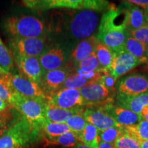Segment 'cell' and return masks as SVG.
Instances as JSON below:
<instances>
[{
	"label": "cell",
	"mask_w": 148,
	"mask_h": 148,
	"mask_svg": "<svg viewBox=\"0 0 148 148\" xmlns=\"http://www.w3.org/2000/svg\"><path fill=\"white\" fill-rule=\"evenodd\" d=\"M147 60H148V56H147Z\"/></svg>",
	"instance_id": "obj_48"
},
{
	"label": "cell",
	"mask_w": 148,
	"mask_h": 148,
	"mask_svg": "<svg viewBox=\"0 0 148 148\" xmlns=\"http://www.w3.org/2000/svg\"><path fill=\"white\" fill-rule=\"evenodd\" d=\"M140 148H148V140H143L140 143Z\"/></svg>",
	"instance_id": "obj_44"
},
{
	"label": "cell",
	"mask_w": 148,
	"mask_h": 148,
	"mask_svg": "<svg viewBox=\"0 0 148 148\" xmlns=\"http://www.w3.org/2000/svg\"><path fill=\"white\" fill-rule=\"evenodd\" d=\"M12 92L9 88L8 83L3 77H0V99L10 103L12 99Z\"/></svg>",
	"instance_id": "obj_37"
},
{
	"label": "cell",
	"mask_w": 148,
	"mask_h": 148,
	"mask_svg": "<svg viewBox=\"0 0 148 148\" xmlns=\"http://www.w3.org/2000/svg\"><path fill=\"white\" fill-rule=\"evenodd\" d=\"M145 23H146V26L148 27V15L145 14Z\"/></svg>",
	"instance_id": "obj_45"
},
{
	"label": "cell",
	"mask_w": 148,
	"mask_h": 148,
	"mask_svg": "<svg viewBox=\"0 0 148 148\" xmlns=\"http://www.w3.org/2000/svg\"><path fill=\"white\" fill-rule=\"evenodd\" d=\"M125 8L109 5L101 18L96 37L114 53L123 49L128 33L126 29L127 4Z\"/></svg>",
	"instance_id": "obj_1"
},
{
	"label": "cell",
	"mask_w": 148,
	"mask_h": 148,
	"mask_svg": "<svg viewBox=\"0 0 148 148\" xmlns=\"http://www.w3.org/2000/svg\"><path fill=\"white\" fill-rule=\"evenodd\" d=\"M125 130L132 136L139 140H148V121L142 120L137 125L126 126Z\"/></svg>",
	"instance_id": "obj_32"
},
{
	"label": "cell",
	"mask_w": 148,
	"mask_h": 148,
	"mask_svg": "<svg viewBox=\"0 0 148 148\" xmlns=\"http://www.w3.org/2000/svg\"><path fill=\"white\" fill-rule=\"evenodd\" d=\"M85 106H100L114 103V94L109 91L100 80L92 82L79 89Z\"/></svg>",
	"instance_id": "obj_7"
},
{
	"label": "cell",
	"mask_w": 148,
	"mask_h": 148,
	"mask_svg": "<svg viewBox=\"0 0 148 148\" xmlns=\"http://www.w3.org/2000/svg\"><path fill=\"white\" fill-rule=\"evenodd\" d=\"M73 148H90V147H88L87 145H84V143H81V142H79V143H77Z\"/></svg>",
	"instance_id": "obj_42"
},
{
	"label": "cell",
	"mask_w": 148,
	"mask_h": 148,
	"mask_svg": "<svg viewBox=\"0 0 148 148\" xmlns=\"http://www.w3.org/2000/svg\"><path fill=\"white\" fill-rule=\"evenodd\" d=\"M5 32L12 38L45 37L47 29L43 21L36 16L19 14L5 18Z\"/></svg>",
	"instance_id": "obj_4"
},
{
	"label": "cell",
	"mask_w": 148,
	"mask_h": 148,
	"mask_svg": "<svg viewBox=\"0 0 148 148\" xmlns=\"http://www.w3.org/2000/svg\"><path fill=\"white\" fill-rule=\"evenodd\" d=\"M83 110H84V108L79 110L76 113L71 116L66 123L71 131L76 134L77 136L82 133L87 123L83 114Z\"/></svg>",
	"instance_id": "obj_28"
},
{
	"label": "cell",
	"mask_w": 148,
	"mask_h": 148,
	"mask_svg": "<svg viewBox=\"0 0 148 148\" xmlns=\"http://www.w3.org/2000/svg\"><path fill=\"white\" fill-rule=\"evenodd\" d=\"M44 140L46 142L47 145H58L67 148H73L79 142L77 134L72 131L64 133L58 137L50 138V139L44 138Z\"/></svg>",
	"instance_id": "obj_26"
},
{
	"label": "cell",
	"mask_w": 148,
	"mask_h": 148,
	"mask_svg": "<svg viewBox=\"0 0 148 148\" xmlns=\"http://www.w3.org/2000/svg\"><path fill=\"white\" fill-rule=\"evenodd\" d=\"M69 14L65 23V32L69 38L84 40L92 36L99 25V14L97 11L79 10Z\"/></svg>",
	"instance_id": "obj_3"
},
{
	"label": "cell",
	"mask_w": 148,
	"mask_h": 148,
	"mask_svg": "<svg viewBox=\"0 0 148 148\" xmlns=\"http://www.w3.org/2000/svg\"><path fill=\"white\" fill-rule=\"evenodd\" d=\"M92 81L85 76V75L82 72L77 71L75 73H71V75L68 76L66 79L65 82L62 85V88H75V89H80L85 85L88 83L92 82ZM95 82V81H94Z\"/></svg>",
	"instance_id": "obj_27"
},
{
	"label": "cell",
	"mask_w": 148,
	"mask_h": 148,
	"mask_svg": "<svg viewBox=\"0 0 148 148\" xmlns=\"http://www.w3.org/2000/svg\"><path fill=\"white\" fill-rule=\"evenodd\" d=\"M18 114L12 106L0 112V137L12 125Z\"/></svg>",
	"instance_id": "obj_29"
},
{
	"label": "cell",
	"mask_w": 148,
	"mask_h": 148,
	"mask_svg": "<svg viewBox=\"0 0 148 148\" xmlns=\"http://www.w3.org/2000/svg\"><path fill=\"white\" fill-rule=\"evenodd\" d=\"M142 63L141 61L123 49L114 53L110 69L111 75L115 81H117L121 76Z\"/></svg>",
	"instance_id": "obj_13"
},
{
	"label": "cell",
	"mask_w": 148,
	"mask_h": 148,
	"mask_svg": "<svg viewBox=\"0 0 148 148\" xmlns=\"http://www.w3.org/2000/svg\"><path fill=\"white\" fill-rule=\"evenodd\" d=\"M0 66L8 73H10L14 67L13 56H12V52H10L7 47H5L1 38H0Z\"/></svg>",
	"instance_id": "obj_33"
},
{
	"label": "cell",
	"mask_w": 148,
	"mask_h": 148,
	"mask_svg": "<svg viewBox=\"0 0 148 148\" xmlns=\"http://www.w3.org/2000/svg\"><path fill=\"white\" fill-rule=\"evenodd\" d=\"M114 102L118 106L140 115L142 110L148 106V92L138 95H126L116 93Z\"/></svg>",
	"instance_id": "obj_18"
},
{
	"label": "cell",
	"mask_w": 148,
	"mask_h": 148,
	"mask_svg": "<svg viewBox=\"0 0 148 148\" xmlns=\"http://www.w3.org/2000/svg\"><path fill=\"white\" fill-rule=\"evenodd\" d=\"M124 131V126L112 127L102 131H99L101 141L114 145L118 137Z\"/></svg>",
	"instance_id": "obj_34"
},
{
	"label": "cell",
	"mask_w": 148,
	"mask_h": 148,
	"mask_svg": "<svg viewBox=\"0 0 148 148\" xmlns=\"http://www.w3.org/2000/svg\"><path fill=\"white\" fill-rule=\"evenodd\" d=\"M99 40L95 36L82 40L77 44L71 53V59L75 64L86 58L94 53Z\"/></svg>",
	"instance_id": "obj_19"
},
{
	"label": "cell",
	"mask_w": 148,
	"mask_h": 148,
	"mask_svg": "<svg viewBox=\"0 0 148 148\" xmlns=\"http://www.w3.org/2000/svg\"><path fill=\"white\" fill-rule=\"evenodd\" d=\"M10 73H8L7 71H5L4 69L0 66V77H2V76H5V75H8Z\"/></svg>",
	"instance_id": "obj_43"
},
{
	"label": "cell",
	"mask_w": 148,
	"mask_h": 148,
	"mask_svg": "<svg viewBox=\"0 0 148 148\" xmlns=\"http://www.w3.org/2000/svg\"><path fill=\"white\" fill-rule=\"evenodd\" d=\"M40 132L45 139L53 138L66 133L71 130L66 123H53L45 120L40 126Z\"/></svg>",
	"instance_id": "obj_23"
},
{
	"label": "cell",
	"mask_w": 148,
	"mask_h": 148,
	"mask_svg": "<svg viewBox=\"0 0 148 148\" xmlns=\"http://www.w3.org/2000/svg\"><path fill=\"white\" fill-rule=\"evenodd\" d=\"M83 114L86 122L95 126L99 131L121 126L101 106H86L84 108Z\"/></svg>",
	"instance_id": "obj_14"
},
{
	"label": "cell",
	"mask_w": 148,
	"mask_h": 148,
	"mask_svg": "<svg viewBox=\"0 0 148 148\" xmlns=\"http://www.w3.org/2000/svg\"><path fill=\"white\" fill-rule=\"evenodd\" d=\"M13 58L22 76L40 86L43 71L38 58L22 56H13Z\"/></svg>",
	"instance_id": "obj_12"
},
{
	"label": "cell",
	"mask_w": 148,
	"mask_h": 148,
	"mask_svg": "<svg viewBox=\"0 0 148 148\" xmlns=\"http://www.w3.org/2000/svg\"><path fill=\"white\" fill-rule=\"evenodd\" d=\"M114 148H140V141L127 132L124 126V131L118 137L114 143Z\"/></svg>",
	"instance_id": "obj_31"
},
{
	"label": "cell",
	"mask_w": 148,
	"mask_h": 148,
	"mask_svg": "<svg viewBox=\"0 0 148 148\" xmlns=\"http://www.w3.org/2000/svg\"><path fill=\"white\" fill-rule=\"evenodd\" d=\"M100 81L102 82V84L106 86V88H108L109 91L112 92V93L114 94V95H116V81L115 79H114V77H112V75H111L110 71L105 70V71H103Z\"/></svg>",
	"instance_id": "obj_36"
},
{
	"label": "cell",
	"mask_w": 148,
	"mask_h": 148,
	"mask_svg": "<svg viewBox=\"0 0 148 148\" xmlns=\"http://www.w3.org/2000/svg\"><path fill=\"white\" fill-rule=\"evenodd\" d=\"M116 93L138 95L148 92V76L136 73L122 77L116 84Z\"/></svg>",
	"instance_id": "obj_11"
},
{
	"label": "cell",
	"mask_w": 148,
	"mask_h": 148,
	"mask_svg": "<svg viewBox=\"0 0 148 148\" xmlns=\"http://www.w3.org/2000/svg\"><path fill=\"white\" fill-rule=\"evenodd\" d=\"M77 71L82 73H90V72H99L102 71L100 64L98 62L95 53L84 59L76 64Z\"/></svg>",
	"instance_id": "obj_30"
},
{
	"label": "cell",
	"mask_w": 148,
	"mask_h": 148,
	"mask_svg": "<svg viewBox=\"0 0 148 148\" xmlns=\"http://www.w3.org/2000/svg\"><path fill=\"white\" fill-rule=\"evenodd\" d=\"M81 108L65 110V109L59 108L51 106L46 101L45 106V119L48 121L53 122V123H66L68 119Z\"/></svg>",
	"instance_id": "obj_20"
},
{
	"label": "cell",
	"mask_w": 148,
	"mask_h": 148,
	"mask_svg": "<svg viewBox=\"0 0 148 148\" xmlns=\"http://www.w3.org/2000/svg\"><path fill=\"white\" fill-rule=\"evenodd\" d=\"M47 102L57 108L71 110L85 106L79 89L64 88L55 92L47 98Z\"/></svg>",
	"instance_id": "obj_10"
},
{
	"label": "cell",
	"mask_w": 148,
	"mask_h": 148,
	"mask_svg": "<svg viewBox=\"0 0 148 148\" xmlns=\"http://www.w3.org/2000/svg\"><path fill=\"white\" fill-rule=\"evenodd\" d=\"M9 88L12 92H17L20 95L34 99H47L45 92L42 91L39 85L31 82L21 75L9 73L3 76Z\"/></svg>",
	"instance_id": "obj_9"
},
{
	"label": "cell",
	"mask_w": 148,
	"mask_h": 148,
	"mask_svg": "<svg viewBox=\"0 0 148 148\" xmlns=\"http://www.w3.org/2000/svg\"><path fill=\"white\" fill-rule=\"evenodd\" d=\"M144 69H145V71H146L148 73V62L147 63V64H146L145 67H144Z\"/></svg>",
	"instance_id": "obj_46"
},
{
	"label": "cell",
	"mask_w": 148,
	"mask_h": 148,
	"mask_svg": "<svg viewBox=\"0 0 148 148\" xmlns=\"http://www.w3.org/2000/svg\"><path fill=\"white\" fill-rule=\"evenodd\" d=\"M41 136L40 127L19 113L0 137V148H28Z\"/></svg>",
	"instance_id": "obj_2"
},
{
	"label": "cell",
	"mask_w": 148,
	"mask_h": 148,
	"mask_svg": "<svg viewBox=\"0 0 148 148\" xmlns=\"http://www.w3.org/2000/svg\"><path fill=\"white\" fill-rule=\"evenodd\" d=\"M46 101L47 99H45L29 98L17 92H12L10 104L18 113L40 128L41 125L46 120L45 115Z\"/></svg>",
	"instance_id": "obj_6"
},
{
	"label": "cell",
	"mask_w": 148,
	"mask_h": 148,
	"mask_svg": "<svg viewBox=\"0 0 148 148\" xmlns=\"http://www.w3.org/2000/svg\"><path fill=\"white\" fill-rule=\"evenodd\" d=\"M71 73L67 68L64 67L44 73L40 86L42 91L45 92L46 97L47 98L55 92L61 89L66 79Z\"/></svg>",
	"instance_id": "obj_15"
},
{
	"label": "cell",
	"mask_w": 148,
	"mask_h": 148,
	"mask_svg": "<svg viewBox=\"0 0 148 148\" xmlns=\"http://www.w3.org/2000/svg\"><path fill=\"white\" fill-rule=\"evenodd\" d=\"M23 3L34 10H46L53 8L91 10L100 12L108 8L106 1L97 0H27Z\"/></svg>",
	"instance_id": "obj_5"
},
{
	"label": "cell",
	"mask_w": 148,
	"mask_h": 148,
	"mask_svg": "<svg viewBox=\"0 0 148 148\" xmlns=\"http://www.w3.org/2000/svg\"><path fill=\"white\" fill-rule=\"evenodd\" d=\"M123 49L135 58L141 61L143 63L148 62V47L132 37L127 36L123 45Z\"/></svg>",
	"instance_id": "obj_22"
},
{
	"label": "cell",
	"mask_w": 148,
	"mask_h": 148,
	"mask_svg": "<svg viewBox=\"0 0 148 148\" xmlns=\"http://www.w3.org/2000/svg\"><path fill=\"white\" fill-rule=\"evenodd\" d=\"M98 62L103 70L110 71L112 60H113L114 52L110 48L99 41L96 46L94 51Z\"/></svg>",
	"instance_id": "obj_25"
},
{
	"label": "cell",
	"mask_w": 148,
	"mask_h": 148,
	"mask_svg": "<svg viewBox=\"0 0 148 148\" xmlns=\"http://www.w3.org/2000/svg\"><path fill=\"white\" fill-rule=\"evenodd\" d=\"M140 117L142 120H145V121H148V106H145L140 114Z\"/></svg>",
	"instance_id": "obj_39"
},
{
	"label": "cell",
	"mask_w": 148,
	"mask_h": 148,
	"mask_svg": "<svg viewBox=\"0 0 148 148\" xmlns=\"http://www.w3.org/2000/svg\"><path fill=\"white\" fill-rule=\"evenodd\" d=\"M128 36L141 42L148 47V27L144 26L135 30L127 31Z\"/></svg>",
	"instance_id": "obj_35"
},
{
	"label": "cell",
	"mask_w": 148,
	"mask_h": 148,
	"mask_svg": "<svg viewBox=\"0 0 148 148\" xmlns=\"http://www.w3.org/2000/svg\"><path fill=\"white\" fill-rule=\"evenodd\" d=\"M10 47L13 56L34 57L38 58L46 49L45 37L38 38H12Z\"/></svg>",
	"instance_id": "obj_8"
},
{
	"label": "cell",
	"mask_w": 148,
	"mask_h": 148,
	"mask_svg": "<svg viewBox=\"0 0 148 148\" xmlns=\"http://www.w3.org/2000/svg\"><path fill=\"white\" fill-rule=\"evenodd\" d=\"M79 142L84 143L90 148H98L101 142L99 130L95 126L86 123L84 130L77 136Z\"/></svg>",
	"instance_id": "obj_24"
},
{
	"label": "cell",
	"mask_w": 148,
	"mask_h": 148,
	"mask_svg": "<svg viewBox=\"0 0 148 148\" xmlns=\"http://www.w3.org/2000/svg\"><path fill=\"white\" fill-rule=\"evenodd\" d=\"M11 105L8 102H7V101L0 99V112H2L3 110H5V109H7Z\"/></svg>",
	"instance_id": "obj_40"
},
{
	"label": "cell",
	"mask_w": 148,
	"mask_h": 148,
	"mask_svg": "<svg viewBox=\"0 0 148 148\" xmlns=\"http://www.w3.org/2000/svg\"><path fill=\"white\" fill-rule=\"evenodd\" d=\"M126 2L130 4L137 5V7L139 6L144 10L148 5V0H130V1H126Z\"/></svg>",
	"instance_id": "obj_38"
},
{
	"label": "cell",
	"mask_w": 148,
	"mask_h": 148,
	"mask_svg": "<svg viewBox=\"0 0 148 148\" xmlns=\"http://www.w3.org/2000/svg\"><path fill=\"white\" fill-rule=\"evenodd\" d=\"M38 60L43 73L53 71L63 67L66 60V52L60 46H55L46 49Z\"/></svg>",
	"instance_id": "obj_16"
},
{
	"label": "cell",
	"mask_w": 148,
	"mask_h": 148,
	"mask_svg": "<svg viewBox=\"0 0 148 148\" xmlns=\"http://www.w3.org/2000/svg\"><path fill=\"white\" fill-rule=\"evenodd\" d=\"M127 4V16L126 22L127 31L135 30L146 26L145 12L143 9L130 3L123 1Z\"/></svg>",
	"instance_id": "obj_21"
},
{
	"label": "cell",
	"mask_w": 148,
	"mask_h": 148,
	"mask_svg": "<svg viewBox=\"0 0 148 148\" xmlns=\"http://www.w3.org/2000/svg\"><path fill=\"white\" fill-rule=\"evenodd\" d=\"M145 14H147V15H148V5H147V8H146V9L145 10Z\"/></svg>",
	"instance_id": "obj_47"
},
{
	"label": "cell",
	"mask_w": 148,
	"mask_h": 148,
	"mask_svg": "<svg viewBox=\"0 0 148 148\" xmlns=\"http://www.w3.org/2000/svg\"><path fill=\"white\" fill-rule=\"evenodd\" d=\"M98 148H114V147L113 145H112V144L107 143H105V142L101 141Z\"/></svg>",
	"instance_id": "obj_41"
},
{
	"label": "cell",
	"mask_w": 148,
	"mask_h": 148,
	"mask_svg": "<svg viewBox=\"0 0 148 148\" xmlns=\"http://www.w3.org/2000/svg\"><path fill=\"white\" fill-rule=\"evenodd\" d=\"M100 106L122 126L126 127L137 125L142 121L139 114L118 106L116 103L114 104V103H110Z\"/></svg>",
	"instance_id": "obj_17"
}]
</instances>
